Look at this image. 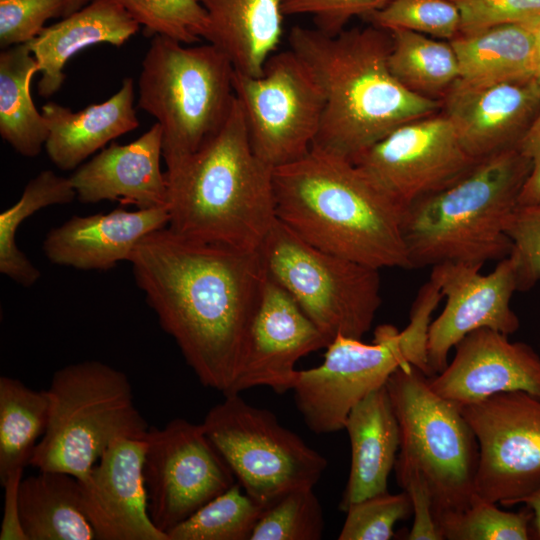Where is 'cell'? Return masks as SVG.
Wrapping results in <instances>:
<instances>
[{
	"mask_svg": "<svg viewBox=\"0 0 540 540\" xmlns=\"http://www.w3.org/2000/svg\"><path fill=\"white\" fill-rule=\"evenodd\" d=\"M538 204L540 205V202Z\"/></svg>",
	"mask_w": 540,
	"mask_h": 540,
	"instance_id": "681fc988",
	"label": "cell"
},
{
	"mask_svg": "<svg viewBox=\"0 0 540 540\" xmlns=\"http://www.w3.org/2000/svg\"><path fill=\"white\" fill-rule=\"evenodd\" d=\"M23 469L11 473L1 482L4 488V510L0 528V540H27L19 513V487Z\"/></svg>",
	"mask_w": 540,
	"mask_h": 540,
	"instance_id": "f6af8a7d",
	"label": "cell"
},
{
	"mask_svg": "<svg viewBox=\"0 0 540 540\" xmlns=\"http://www.w3.org/2000/svg\"><path fill=\"white\" fill-rule=\"evenodd\" d=\"M91 1L92 0H66L65 11H64L63 17H66L80 10L81 8L89 4Z\"/></svg>",
	"mask_w": 540,
	"mask_h": 540,
	"instance_id": "c3c4849f",
	"label": "cell"
},
{
	"mask_svg": "<svg viewBox=\"0 0 540 540\" xmlns=\"http://www.w3.org/2000/svg\"><path fill=\"white\" fill-rule=\"evenodd\" d=\"M461 15L460 34L540 17V0H451ZM459 34V35H460Z\"/></svg>",
	"mask_w": 540,
	"mask_h": 540,
	"instance_id": "60d3db41",
	"label": "cell"
},
{
	"mask_svg": "<svg viewBox=\"0 0 540 540\" xmlns=\"http://www.w3.org/2000/svg\"><path fill=\"white\" fill-rule=\"evenodd\" d=\"M234 67L211 43L152 37L138 79L137 107L162 128L167 169L198 151L225 125L236 96Z\"/></svg>",
	"mask_w": 540,
	"mask_h": 540,
	"instance_id": "8992f818",
	"label": "cell"
},
{
	"mask_svg": "<svg viewBox=\"0 0 540 540\" xmlns=\"http://www.w3.org/2000/svg\"><path fill=\"white\" fill-rule=\"evenodd\" d=\"M143 475L149 516L166 534L236 483L202 424L183 418L150 426Z\"/></svg>",
	"mask_w": 540,
	"mask_h": 540,
	"instance_id": "4fadbf2b",
	"label": "cell"
},
{
	"mask_svg": "<svg viewBox=\"0 0 540 540\" xmlns=\"http://www.w3.org/2000/svg\"><path fill=\"white\" fill-rule=\"evenodd\" d=\"M39 72L28 43L0 53V135L24 157L40 154L48 138V127L31 97V79Z\"/></svg>",
	"mask_w": 540,
	"mask_h": 540,
	"instance_id": "f1b7e54d",
	"label": "cell"
},
{
	"mask_svg": "<svg viewBox=\"0 0 540 540\" xmlns=\"http://www.w3.org/2000/svg\"><path fill=\"white\" fill-rule=\"evenodd\" d=\"M209 25L204 39L238 72L259 76L282 37L287 0H198Z\"/></svg>",
	"mask_w": 540,
	"mask_h": 540,
	"instance_id": "484cf974",
	"label": "cell"
},
{
	"mask_svg": "<svg viewBox=\"0 0 540 540\" xmlns=\"http://www.w3.org/2000/svg\"><path fill=\"white\" fill-rule=\"evenodd\" d=\"M259 252L267 275L284 288L329 342L361 339L381 305L379 270L323 251L276 219Z\"/></svg>",
	"mask_w": 540,
	"mask_h": 540,
	"instance_id": "30bf717a",
	"label": "cell"
},
{
	"mask_svg": "<svg viewBox=\"0 0 540 540\" xmlns=\"http://www.w3.org/2000/svg\"><path fill=\"white\" fill-rule=\"evenodd\" d=\"M532 518L527 506L506 512L474 493L465 509L443 512L435 520L443 539L528 540L533 538Z\"/></svg>",
	"mask_w": 540,
	"mask_h": 540,
	"instance_id": "836d02e7",
	"label": "cell"
},
{
	"mask_svg": "<svg viewBox=\"0 0 540 540\" xmlns=\"http://www.w3.org/2000/svg\"><path fill=\"white\" fill-rule=\"evenodd\" d=\"M166 207L128 211L123 207L107 213L72 216L51 229L43 252L56 265L84 271H108L128 261L148 234L168 226Z\"/></svg>",
	"mask_w": 540,
	"mask_h": 540,
	"instance_id": "7402d4cb",
	"label": "cell"
},
{
	"mask_svg": "<svg viewBox=\"0 0 540 540\" xmlns=\"http://www.w3.org/2000/svg\"><path fill=\"white\" fill-rule=\"evenodd\" d=\"M391 0H287L284 15L309 14L315 28L328 35L345 29L351 18L365 16L383 8Z\"/></svg>",
	"mask_w": 540,
	"mask_h": 540,
	"instance_id": "b9f144b4",
	"label": "cell"
},
{
	"mask_svg": "<svg viewBox=\"0 0 540 540\" xmlns=\"http://www.w3.org/2000/svg\"><path fill=\"white\" fill-rule=\"evenodd\" d=\"M288 41L325 98L312 146L352 158L399 126L441 111V100L420 96L393 76L387 30L370 25L328 35L296 25Z\"/></svg>",
	"mask_w": 540,
	"mask_h": 540,
	"instance_id": "3957f363",
	"label": "cell"
},
{
	"mask_svg": "<svg viewBox=\"0 0 540 540\" xmlns=\"http://www.w3.org/2000/svg\"><path fill=\"white\" fill-rule=\"evenodd\" d=\"M385 386L399 424L397 458L426 478L435 518L465 509L475 493L479 446L460 408L436 394L414 365L396 369Z\"/></svg>",
	"mask_w": 540,
	"mask_h": 540,
	"instance_id": "9c48e42d",
	"label": "cell"
},
{
	"mask_svg": "<svg viewBox=\"0 0 540 540\" xmlns=\"http://www.w3.org/2000/svg\"><path fill=\"white\" fill-rule=\"evenodd\" d=\"M161 157L162 128L156 122L131 143L112 142L77 167L69 180L82 203L109 200L138 209L167 208Z\"/></svg>",
	"mask_w": 540,
	"mask_h": 540,
	"instance_id": "44dd1931",
	"label": "cell"
},
{
	"mask_svg": "<svg viewBox=\"0 0 540 540\" xmlns=\"http://www.w3.org/2000/svg\"><path fill=\"white\" fill-rule=\"evenodd\" d=\"M20 521L27 540H96L86 517L79 479L59 471L22 478Z\"/></svg>",
	"mask_w": 540,
	"mask_h": 540,
	"instance_id": "4316f807",
	"label": "cell"
},
{
	"mask_svg": "<svg viewBox=\"0 0 540 540\" xmlns=\"http://www.w3.org/2000/svg\"><path fill=\"white\" fill-rule=\"evenodd\" d=\"M233 86L255 154L272 168L304 157L319 132L323 91L292 50L274 52L259 76L234 71Z\"/></svg>",
	"mask_w": 540,
	"mask_h": 540,
	"instance_id": "7c38bea8",
	"label": "cell"
},
{
	"mask_svg": "<svg viewBox=\"0 0 540 540\" xmlns=\"http://www.w3.org/2000/svg\"><path fill=\"white\" fill-rule=\"evenodd\" d=\"M397 482L409 496L413 509V524L408 540H443L434 516V500L430 486L419 468L412 462L397 458Z\"/></svg>",
	"mask_w": 540,
	"mask_h": 540,
	"instance_id": "7bdbcfd3",
	"label": "cell"
},
{
	"mask_svg": "<svg viewBox=\"0 0 540 540\" xmlns=\"http://www.w3.org/2000/svg\"><path fill=\"white\" fill-rule=\"evenodd\" d=\"M480 265L442 263L432 267L430 278L446 297L441 314L428 329L427 357L431 375L447 366L450 350L466 335L489 328L509 335L520 322L510 302L517 288L516 266L509 255L487 275ZM431 376V377H432Z\"/></svg>",
	"mask_w": 540,
	"mask_h": 540,
	"instance_id": "2e32d148",
	"label": "cell"
},
{
	"mask_svg": "<svg viewBox=\"0 0 540 540\" xmlns=\"http://www.w3.org/2000/svg\"><path fill=\"white\" fill-rule=\"evenodd\" d=\"M344 429L351 445L350 472L340 501L345 512L353 503L387 492L400 449V430L386 386L354 406Z\"/></svg>",
	"mask_w": 540,
	"mask_h": 540,
	"instance_id": "d4e9b609",
	"label": "cell"
},
{
	"mask_svg": "<svg viewBox=\"0 0 540 540\" xmlns=\"http://www.w3.org/2000/svg\"><path fill=\"white\" fill-rule=\"evenodd\" d=\"M339 540H389L394 536L398 521L413 514L409 496L387 492L374 495L350 505Z\"/></svg>",
	"mask_w": 540,
	"mask_h": 540,
	"instance_id": "74e56055",
	"label": "cell"
},
{
	"mask_svg": "<svg viewBox=\"0 0 540 540\" xmlns=\"http://www.w3.org/2000/svg\"><path fill=\"white\" fill-rule=\"evenodd\" d=\"M517 148L531 163V171L520 193L518 205H536L540 202V111Z\"/></svg>",
	"mask_w": 540,
	"mask_h": 540,
	"instance_id": "ee69618b",
	"label": "cell"
},
{
	"mask_svg": "<svg viewBox=\"0 0 540 540\" xmlns=\"http://www.w3.org/2000/svg\"><path fill=\"white\" fill-rule=\"evenodd\" d=\"M201 424L245 493L264 509L287 492L313 488L327 467L275 414L239 394L225 395Z\"/></svg>",
	"mask_w": 540,
	"mask_h": 540,
	"instance_id": "8fae6325",
	"label": "cell"
},
{
	"mask_svg": "<svg viewBox=\"0 0 540 540\" xmlns=\"http://www.w3.org/2000/svg\"><path fill=\"white\" fill-rule=\"evenodd\" d=\"M389 32L388 66L393 76L420 96L442 100L460 77L450 41L404 29Z\"/></svg>",
	"mask_w": 540,
	"mask_h": 540,
	"instance_id": "4dcf8cb0",
	"label": "cell"
},
{
	"mask_svg": "<svg viewBox=\"0 0 540 540\" xmlns=\"http://www.w3.org/2000/svg\"><path fill=\"white\" fill-rule=\"evenodd\" d=\"M329 344L294 298L267 276L231 394L258 386L279 394L292 390L299 359Z\"/></svg>",
	"mask_w": 540,
	"mask_h": 540,
	"instance_id": "e0dca14e",
	"label": "cell"
},
{
	"mask_svg": "<svg viewBox=\"0 0 540 540\" xmlns=\"http://www.w3.org/2000/svg\"><path fill=\"white\" fill-rule=\"evenodd\" d=\"M460 410L479 446L475 493L509 507L540 486V398L505 392Z\"/></svg>",
	"mask_w": 540,
	"mask_h": 540,
	"instance_id": "5bb4252c",
	"label": "cell"
},
{
	"mask_svg": "<svg viewBox=\"0 0 540 540\" xmlns=\"http://www.w3.org/2000/svg\"><path fill=\"white\" fill-rule=\"evenodd\" d=\"M363 19L387 31L404 29L448 41L461 27L460 11L451 0H391Z\"/></svg>",
	"mask_w": 540,
	"mask_h": 540,
	"instance_id": "8d00e7d4",
	"label": "cell"
},
{
	"mask_svg": "<svg viewBox=\"0 0 540 540\" xmlns=\"http://www.w3.org/2000/svg\"><path fill=\"white\" fill-rule=\"evenodd\" d=\"M452 361L428 377L430 388L459 408L493 395L524 391L540 398V356L508 335L480 328L456 346Z\"/></svg>",
	"mask_w": 540,
	"mask_h": 540,
	"instance_id": "d6986e66",
	"label": "cell"
},
{
	"mask_svg": "<svg viewBox=\"0 0 540 540\" xmlns=\"http://www.w3.org/2000/svg\"><path fill=\"white\" fill-rule=\"evenodd\" d=\"M66 0H0V46L28 43L51 18L64 16Z\"/></svg>",
	"mask_w": 540,
	"mask_h": 540,
	"instance_id": "ab89813d",
	"label": "cell"
},
{
	"mask_svg": "<svg viewBox=\"0 0 540 540\" xmlns=\"http://www.w3.org/2000/svg\"><path fill=\"white\" fill-rule=\"evenodd\" d=\"M430 323L428 313L413 310L402 331L381 325L370 344L342 335L335 337L326 347L322 364L299 370L292 389L306 426L316 434L344 429L354 406L385 386L399 367L414 365L431 377L427 357Z\"/></svg>",
	"mask_w": 540,
	"mask_h": 540,
	"instance_id": "ba28073f",
	"label": "cell"
},
{
	"mask_svg": "<svg viewBox=\"0 0 540 540\" xmlns=\"http://www.w3.org/2000/svg\"><path fill=\"white\" fill-rule=\"evenodd\" d=\"M350 159L405 210L457 181L478 161L441 111L399 126Z\"/></svg>",
	"mask_w": 540,
	"mask_h": 540,
	"instance_id": "9a60e30c",
	"label": "cell"
},
{
	"mask_svg": "<svg viewBox=\"0 0 540 540\" xmlns=\"http://www.w3.org/2000/svg\"><path fill=\"white\" fill-rule=\"evenodd\" d=\"M139 24L116 0H92L80 10L44 27L28 45L41 78L38 93L50 97L62 86L66 63L81 50L100 43L123 45Z\"/></svg>",
	"mask_w": 540,
	"mask_h": 540,
	"instance_id": "603a6c76",
	"label": "cell"
},
{
	"mask_svg": "<svg viewBox=\"0 0 540 540\" xmlns=\"http://www.w3.org/2000/svg\"><path fill=\"white\" fill-rule=\"evenodd\" d=\"M441 112L476 160L516 148L540 111L535 79L471 84L460 79L443 97Z\"/></svg>",
	"mask_w": 540,
	"mask_h": 540,
	"instance_id": "ffe728a7",
	"label": "cell"
},
{
	"mask_svg": "<svg viewBox=\"0 0 540 540\" xmlns=\"http://www.w3.org/2000/svg\"><path fill=\"white\" fill-rule=\"evenodd\" d=\"M76 198L69 180L44 170L31 179L20 199L0 213V272L24 287L34 285L40 271L17 247L16 233L20 225L34 213L52 205H63Z\"/></svg>",
	"mask_w": 540,
	"mask_h": 540,
	"instance_id": "1f68e13d",
	"label": "cell"
},
{
	"mask_svg": "<svg viewBox=\"0 0 540 540\" xmlns=\"http://www.w3.org/2000/svg\"><path fill=\"white\" fill-rule=\"evenodd\" d=\"M273 171L253 151L236 98L222 129L166 169L167 227L191 240L259 250L277 219Z\"/></svg>",
	"mask_w": 540,
	"mask_h": 540,
	"instance_id": "277c9868",
	"label": "cell"
},
{
	"mask_svg": "<svg viewBox=\"0 0 540 540\" xmlns=\"http://www.w3.org/2000/svg\"><path fill=\"white\" fill-rule=\"evenodd\" d=\"M141 26L146 37L163 35L191 45L208 30L206 10L198 0H116Z\"/></svg>",
	"mask_w": 540,
	"mask_h": 540,
	"instance_id": "d590c367",
	"label": "cell"
},
{
	"mask_svg": "<svg viewBox=\"0 0 540 540\" xmlns=\"http://www.w3.org/2000/svg\"><path fill=\"white\" fill-rule=\"evenodd\" d=\"M129 262L200 383L231 394L268 276L259 250L195 241L165 227L144 237Z\"/></svg>",
	"mask_w": 540,
	"mask_h": 540,
	"instance_id": "6da1fadb",
	"label": "cell"
},
{
	"mask_svg": "<svg viewBox=\"0 0 540 540\" xmlns=\"http://www.w3.org/2000/svg\"><path fill=\"white\" fill-rule=\"evenodd\" d=\"M506 235L516 266L518 291H527L540 280V205H518L508 219Z\"/></svg>",
	"mask_w": 540,
	"mask_h": 540,
	"instance_id": "f35d334b",
	"label": "cell"
},
{
	"mask_svg": "<svg viewBox=\"0 0 540 540\" xmlns=\"http://www.w3.org/2000/svg\"><path fill=\"white\" fill-rule=\"evenodd\" d=\"M516 504H525L533 513L532 531L536 539H540V486L528 495L520 498Z\"/></svg>",
	"mask_w": 540,
	"mask_h": 540,
	"instance_id": "bcb514c9",
	"label": "cell"
},
{
	"mask_svg": "<svg viewBox=\"0 0 540 540\" xmlns=\"http://www.w3.org/2000/svg\"><path fill=\"white\" fill-rule=\"evenodd\" d=\"M459 79L490 84L535 78L534 39L528 23L503 24L450 40Z\"/></svg>",
	"mask_w": 540,
	"mask_h": 540,
	"instance_id": "83f0119b",
	"label": "cell"
},
{
	"mask_svg": "<svg viewBox=\"0 0 540 540\" xmlns=\"http://www.w3.org/2000/svg\"><path fill=\"white\" fill-rule=\"evenodd\" d=\"M324 525L313 488L295 489L264 509L250 540H319Z\"/></svg>",
	"mask_w": 540,
	"mask_h": 540,
	"instance_id": "e575fe53",
	"label": "cell"
},
{
	"mask_svg": "<svg viewBox=\"0 0 540 540\" xmlns=\"http://www.w3.org/2000/svg\"><path fill=\"white\" fill-rule=\"evenodd\" d=\"M46 390H34L21 380L0 377V483L29 465L49 421Z\"/></svg>",
	"mask_w": 540,
	"mask_h": 540,
	"instance_id": "f546056e",
	"label": "cell"
},
{
	"mask_svg": "<svg viewBox=\"0 0 540 540\" xmlns=\"http://www.w3.org/2000/svg\"><path fill=\"white\" fill-rule=\"evenodd\" d=\"M144 451L145 439H118L79 480L83 510L97 540H169L149 516Z\"/></svg>",
	"mask_w": 540,
	"mask_h": 540,
	"instance_id": "ac0fdd59",
	"label": "cell"
},
{
	"mask_svg": "<svg viewBox=\"0 0 540 540\" xmlns=\"http://www.w3.org/2000/svg\"><path fill=\"white\" fill-rule=\"evenodd\" d=\"M276 217L309 244L378 270L409 269L405 209L349 157L312 146L274 168Z\"/></svg>",
	"mask_w": 540,
	"mask_h": 540,
	"instance_id": "7a4b0ae2",
	"label": "cell"
},
{
	"mask_svg": "<svg viewBox=\"0 0 540 540\" xmlns=\"http://www.w3.org/2000/svg\"><path fill=\"white\" fill-rule=\"evenodd\" d=\"M134 81L126 77L120 89L109 99L73 112L70 108L48 102L41 113L48 127L46 152L61 170H73L113 139L139 126Z\"/></svg>",
	"mask_w": 540,
	"mask_h": 540,
	"instance_id": "cb8c5ba5",
	"label": "cell"
},
{
	"mask_svg": "<svg viewBox=\"0 0 540 540\" xmlns=\"http://www.w3.org/2000/svg\"><path fill=\"white\" fill-rule=\"evenodd\" d=\"M528 25L531 28L534 39V53H535V79L540 83V17L531 20Z\"/></svg>",
	"mask_w": 540,
	"mask_h": 540,
	"instance_id": "7dc6e473",
	"label": "cell"
},
{
	"mask_svg": "<svg viewBox=\"0 0 540 540\" xmlns=\"http://www.w3.org/2000/svg\"><path fill=\"white\" fill-rule=\"evenodd\" d=\"M531 171L519 149L482 158L461 178L412 203L402 233L409 269L480 265L509 256L505 228Z\"/></svg>",
	"mask_w": 540,
	"mask_h": 540,
	"instance_id": "5b68a950",
	"label": "cell"
},
{
	"mask_svg": "<svg viewBox=\"0 0 540 540\" xmlns=\"http://www.w3.org/2000/svg\"><path fill=\"white\" fill-rule=\"evenodd\" d=\"M235 483L179 523L169 540H250L264 507Z\"/></svg>",
	"mask_w": 540,
	"mask_h": 540,
	"instance_id": "d6a6232c",
	"label": "cell"
},
{
	"mask_svg": "<svg viewBox=\"0 0 540 540\" xmlns=\"http://www.w3.org/2000/svg\"><path fill=\"white\" fill-rule=\"evenodd\" d=\"M49 421L29 465L83 479L105 450L122 438L145 439L150 426L140 413L126 374L85 360L52 375Z\"/></svg>",
	"mask_w": 540,
	"mask_h": 540,
	"instance_id": "52a82bcc",
	"label": "cell"
}]
</instances>
